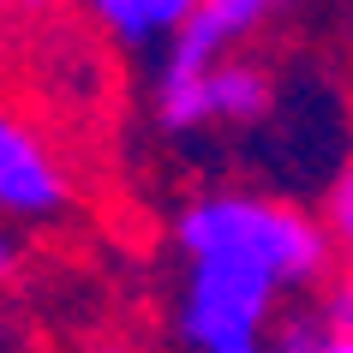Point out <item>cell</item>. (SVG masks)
<instances>
[{
  "label": "cell",
  "instance_id": "cell-4",
  "mask_svg": "<svg viewBox=\"0 0 353 353\" xmlns=\"http://www.w3.org/2000/svg\"><path fill=\"white\" fill-rule=\"evenodd\" d=\"M263 19H270L263 0H192L186 24H180V37L168 42V60L156 72V102L198 90L222 60L240 54V37H252Z\"/></svg>",
  "mask_w": 353,
  "mask_h": 353
},
{
  "label": "cell",
  "instance_id": "cell-8",
  "mask_svg": "<svg viewBox=\"0 0 353 353\" xmlns=\"http://www.w3.org/2000/svg\"><path fill=\"white\" fill-rule=\"evenodd\" d=\"M323 323H330L335 335H353V270L330 288V299H323Z\"/></svg>",
  "mask_w": 353,
  "mask_h": 353
},
{
  "label": "cell",
  "instance_id": "cell-7",
  "mask_svg": "<svg viewBox=\"0 0 353 353\" xmlns=\"http://www.w3.org/2000/svg\"><path fill=\"white\" fill-rule=\"evenodd\" d=\"M323 234H330V245L347 258V270H353V156L335 168L330 192H323Z\"/></svg>",
  "mask_w": 353,
  "mask_h": 353
},
{
  "label": "cell",
  "instance_id": "cell-6",
  "mask_svg": "<svg viewBox=\"0 0 353 353\" xmlns=\"http://www.w3.org/2000/svg\"><path fill=\"white\" fill-rule=\"evenodd\" d=\"M186 12H192V0H96V24L114 30V42H126V48L174 42Z\"/></svg>",
  "mask_w": 353,
  "mask_h": 353
},
{
  "label": "cell",
  "instance_id": "cell-11",
  "mask_svg": "<svg viewBox=\"0 0 353 353\" xmlns=\"http://www.w3.org/2000/svg\"><path fill=\"white\" fill-rule=\"evenodd\" d=\"M84 353H138V347H126V341H90Z\"/></svg>",
  "mask_w": 353,
  "mask_h": 353
},
{
  "label": "cell",
  "instance_id": "cell-9",
  "mask_svg": "<svg viewBox=\"0 0 353 353\" xmlns=\"http://www.w3.org/2000/svg\"><path fill=\"white\" fill-rule=\"evenodd\" d=\"M19 263H24V245L12 240L6 228H0V281H12V276H19Z\"/></svg>",
  "mask_w": 353,
  "mask_h": 353
},
{
  "label": "cell",
  "instance_id": "cell-3",
  "mask_svg": "<svg viewBox=\"0 0 353 353\" xmlns=\"http://www.w3.org/2000/svg\"><path fill=\"white\" fill-rule=\"evenodd\" d=\"M276 108H281L276 66L258 60V54H234V60H222L198 90L162 96V102H156V120H162V132H180V138H186V132L210 126V120H222V126H263Z\"/></svg>",
  "mask_w": 353,
  "mask_h": 353
},
{
  "label": "cell",
  "instance_id": "cell-10",
  "mask_svg": "<svg viewBox=\"0 0 353 353\" xmlns=\"http://www.w3.org/2000/svg\"><path fill=\"white\" fill-rule=\"evenodd\" d=\"M317 353H353V335H335V330H330V335H323V347H317Z\"/></svg>",
  "mask_w": 353,
  "mask_h": 353
},
{
  "label": "cell",
  "instance_id": "cell-1",
  "mask_svg": "<svg viewBox=\"0 0 353 353\" xmlns=\"http://www.w3.org/2000/svg\"><path fill=\"white\" fill-rule=\"evenodd\" d=\"M174 240L192 263H245L276 288H317L335 245L317 216H305L288 198L258 192H204L180 210Z\"/></svg>",
  "mask_w": 353,
  "mask_h": 353
},
{
  "label": "cell",
  "instance_id": "cell-2",
  "mask_svg": "<svg viewBox=\"0 0 353 353\" xmlns=\"http://www.w3.org/2000/svg\"><path fill=\"white\" fill-rule=\"evenodd\" d=\"M276 281L245 263H192L180 288V341L198 353H270L263 323L276 312Z\"/></svg>",
  "mask_w": 353,
  "mask_h": 353
},
{
  "label": "cell",
  "instance_id": "cell-5",
  "mask_svg": "<svg viewBox=\"0 0 353 353\" xmlns=\"http://www.w3.org/2000/svg\"><path fill=\"white\" fill-rule=\"evenodd\" d=\"M66 198H72V180L54 162V150L24 120L0 114V210L24 222H48L66 210Z\"/></svg>",
  "mask_w": 353,
  "mask_h": 353
}]
</instances>
